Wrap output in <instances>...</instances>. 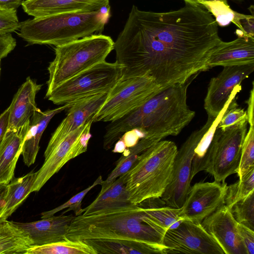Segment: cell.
Returning a JSON list of instances; mask_svg holds the SVG:
<instances>
[{
  "label": "cell",
  "mask_w": 254,
  "mask_h": 254,
  "mask_svg": "<svg viewBox=\"0 0 254 254\" xmlns=\"http://www.w3.org/2000/svg\"><path fill=\"white\" fill-rule=\"evenodd\" d=\"M221 40L218 25L200 6L144 11L133 5L114 42L121 79L147 76L161 87L185 83L207 70L209 55Z\"/></svg>",
  "instance_id": "cell-1"
},
{
  "label": "cell",
  "mask_w": 254,
  "mask_h": 254,
  "mask_svg": "<svg viewBox=\"0 0 254 254\" xmlns=\"http://www.w3.org/2000/svg\"><path fill=\"white\" fill-rule=\"evenodd\" d=\"M196 76L162 88L140 107L110 122L105 127L104 148H111L124 133L133 129H138L145 137L159 140L178 135L195 115L187 99L188 88Z\"/></svg>",
  "instance_id": "cell-2"
},
{
  "label": "cell",
  "mask_w": 254,
  "mask_h": 254,
  "mask_svg": "<svg viewBox=\"0 0 254 254\" xmlns=\"http://www.w3.org/2000/svg\"><path fill=\"white\" fill-rule=\"evenodd\" d=\"M167 230L147 218L137 204L100 209L75 216L65 238L72 240L123 239L161 248Z\"/></svg>",
  "instance_id": "cell-3"
},
{
  "label": "cell",
  "mask_w": 254,
  "mask_h": 254,
  "mask_svg": "<svg viewBox=\"0 0 254 254\" xmlns=\"http://www.w3.org/2000/svg\"><path fill=\"white\" fill-rule=\"evenodd\" d=\"M110 17V7L34 17L20 22L18 35L30 44L57 46L102 32Z\"/></svg>",
  "instance_id": "cell-4"
},
{
  "label": "cell",
  "mask_w": 254,
  "mask_h": 254,
  "mask_svg": "<svg viewBox=\"0 0 254 254\" xmlns=\"http://www.w3.org/2000/svg\"><path fill=\"white\" fill-rule=\"evenodd\" d=\"M178 151L175 143L160 140L142 153L124 180L131 203L161 197L170 183Z\"/></svg>",
  "instance_id": "cell-5"
},
{
  "label": "cell",
  "mask_w": 254,
  "mask_h": 254,
  "mask_svg": "<svg viewBox=\"0 0 254 254\" xmlns=\"http://www.w3.org/2000/svg\"><path fill=\"white\" fill-rule=\"evenodd\" d=\"M114 49L111 37L94 34L56 46L55 56L48 70L47 94L78 73L106 61Z\"/></svg>",
  "instance_id": "cell-6"
},
{
  "label": "cell",
  "mask_w": 254,
  "mask_h": 254,
  "mask_svg": "<svg viewBox=\"0 0 254 254\" xmlns=\"http://www.w3.org/2000/svg\"><path fill=\"white\" fill-rule=\"evenodd\" d=\"M248 122L225 130L216 128L211 142L201 159L192 166L191 179L199 172L209 173L217 182L237 173Z\"/></svg>",
  "instance_id": "cell-7"
},
{
  "label": "cell",
  "mask_w": 254,
  "mask_h": 254,
  "mask_svg": "<svg viewBox=\"0 0 254 254\" xmlns=\"http://www.w3.org/2000/svg\"><path fill=\"white\" fill-rule=\"evenodd\" d=\"M123 68L116 62L99 63L62 83L46 97L55 104L64 105L86 96L108 93L121 79Z\"/></svg>",
  "instance_id": "cell-8"
},
{
  "label": "cell",
  "mask_w": 254,
  "mask_h": 254,
  "mask_svg": "<svg viewBox=\"0 0 254 254\" xmlns=\"http://www.w3.org/2000/svg\"><path fill=\"white\" fill-rule=\"evenodd\" d=\"M162 88L147 76L121 79L109 92L93 116V123L118 120L143 105Z\"/></svg>",
  "instance_id": "cell-9"
},
{
  "label": "cell",
  "mask_w": 254,
  "mask_h": 254,
  "mask_svg": "<svg viewBox=\"0 0 254 254\" xmlns=\"http://www.w3.org/2000/svg\"><path fill=\"white\" fill-rule=\"evenodd\" d=\"M93 119L57 141H49L44 152L45 160L37 175L32 192L38 191L68 161L86 152Z\"/></svg>",
  "instance_id": "cell-10"
},
{
  "label": "cell",
  "mask_w": 254,
  "mask_h": 254,
  "mask_svg": "<svg viewBox=\"0 0 254 254\" xmlns=\"http://www.w3.org/2000/svg\"><path fill=\"white\" fill-rule=\"evenodd\" d=\"M164 254H225L214 239L201 223L182 220L175 227L169 228L163 240Z\"/></svg>",
  "instance_id": "cell-11"
},
{
  "label": "cell",
  "mask_w": 254,
  "mask_h": 254,
  "mask_svg": "<svg viewBox=\"0 0 254 254\" xmlns=\"http://www.w3.org/2000/svg\"><path fill=\"white\" fill-rule=\"evenodd\" d=\"M202 131V127L192 132L178 149L174 162L172 180L161 197L169 206L181 208L186 200L191 187L195 149Z\"/></svg>",
  "instance_id": "cell-12"
},
{
  "label": "cell",
  "mask_w": 254,
  "mask_h": 254,
  "mask_svg": "<svg viewBox=\"0 0 254 254\" xmlns=\"http://www.w3.org/2000/svg\"><path fill=\"white\" fill-rule=\"evenodd\" d=\"M227 184L213 182L197 183L190 187L186 200L180 208V217L201 223L208 216L224 204Z\"/></svg>",
  "instance_id": "cell-13"
},
{
  "label": "cell",
  "mask_w": 254,
  "mask_h": 254,
  "mask_svg": "<svg viewBox=\"0 0 254 254\" xmlns=\"http://www.w3.org/2000/svg\"><path fill=\"white\" fill-rule=\"evenodd\" d=\"M254 70V64L224 66L208 84L204 108L208 117L215 119L227 104L233 89Z\"/></svg>",
  "instance_id": "cell-14"
},
{
  "label": "cell",
  "mask_w": 254,
  "mask_h": 254,
  "mask_svg": "<svg viewBox=\"0 0 254 254\" xmlns=\"http://www.w3.org/2000/svg\"><path fill=\"white\" fill-rule=\"evenodd\" d=\"M225 254H247L231 209L222 205L201 223Z\"/></svg>",
  "instance_id": "cell-15"
},
{
  "label": "cell",
  "mask_w": 254,
  "mask_h": 254,
  "mask_svg": "<svg viewBox=\"0 0 254 254\" xmlns=\"http://www.w3.org/2000/svg\"><path fill=\"white\" fill-rule=\"evenodd\" d=\"M25 13L39 17L63 13L91 12L110 7L109 0H25Z\"/></svg>",
  "instance_id": "cell-16"
},
{
  "label": "cell",
  "mask_w": 254,
  "mask_h": 254,
  "mask_svg": "<svg viewBox=\"0 0 254 254\" xmlns=\"http://www.w3.org/2000/svg\"><path fill=\"white\" fill-rule=\"evenodd\" d=\"M108 93L86 96L73 102L67 109L66 116L53 133L49 141H57L64 138L93 119L107 99Z\"/></svg>",
  "instance_id": "cell-17"
},
{
  "label": "cell",
  "mask_w": 254,
  "mask_h": 254,
  "mask_svg": "<svg viewBox=\"0 0 254 254\" xmlns=\"http://www.w3.org/2000/svg\"><path fill=\"white\" fill-rule=\"evenodd\" d=\"M254 64V38L238 37L230 42L221 40L212 49L207 69L215 66L241 65Z\"/></svg>",
  "instance_id": "cell-18"
},
{
  "label": "cell",
  "mask_w": 254,
  "mask_h": 254,
  "mask_svg": "<svg viewBox=\"0 0 254 254\" xmlns=\"http://www.w3.org/2000/svg\"><path fill=\"white\" fill-rule=\"evenodd\" d=\"M75 215H54L31 222L14 223L23 230L33 242V246H41L64 240L69 225Z\"/></svg>",
  "instance_id": "cell-19"
},
{
  "label": "cell",
  "mask_w": 254,
  "mask_h": 254,
  "mask_svg": "<svg viewBox=\"0 0 254 254\" xmlns=\"http://www.w3.org/2000/svg\"><path fill=\"white\" fill-rule=\"evenodd\" d=\"M41 86L30 77L21 85L9 105V124L6 131L17 129L30 121L37 109L36 96Z\"/></svg>",
  "instance_id": "cell-20"
},
{
  "label": "cell",
  "mask_w": 254,
  "mask_h": 254,
  "mask_svg": "<svg viewBox=\"0 0 254 254\" xmlns=\"http://www.w3.org/2000/svg\"><path fill=\"white\" fill-rule=\"evenodd\" d=\"M72 103L44 112L37 108L30 119L29 130L22 145L21 155L26 166L29 167L34 163L39 150L42 135L51 120L56 114L67 109Z\"/></svg>",
  "instance_id": "cell-21"
},
{
  "label": "cell",
  "mask_w": 254,
  "mask_h": 254,
  "mask_svg": "<svg viewBox=\"0 0 254 254\" xmlns=\"http://www.w3.org/2000/svg\"><path fill=\"white\" fill-rule=\"evenodd\" d=\"M29 125L30 121L17 129L6 131L0 145V183L8 184L13 179Z\"/></svg>",
  "instance_id": "cell-22"
},
{
  "label": "cell",
  "mask_w": 254,
  "mask_h": 254,
  "mask_svg": "<svg viewBox=\"0 0 254 254\" xmlns=\"http://www.w3.org/2000/svg\"><path fill=\"white\" fill-rule=\"evenodd\" d=\"M82 241L93 248L97 254H164L163 250L159 247L134 240L88 239Z\"/></svg>",
  "instance_id": "cell-23"
},
{
  "label": "cell",
  "mask_w": 254,
  "mask_h": 254,
  "mask_svg": "<svg viewBox=\"0 0 254 254\" xmlns=\"http://www.w3.org/2000/svg\"><path fill=\"white\" fill-rule=\"evenodd\" d=\"M124 177L125 174L108 184L102 183L98 196L90 205L83 208V213L132 204L129 200Z\"/></svg>",
  "instance_id": "cell-24"
},
{
  "label": "cell",
  "mask_w": 254,
  "mask_h": 254,
  "mask_svg": "<svg viewBox=\"0 0 254 254\" xmlns=\"http://www.w3.org/2000/svg\"><path fill=\"white\" fill-rule=\"evenodd\" d=\"M138 204L147 217L166 230L175 227L182 220L180 208L168 206L161 197L147 198Z\"/></svg>",
  "instance_id": "cell-25"
},
{
  "label": "cell",
  "mask_w": 254,
  "mask_h": 254,
  "mask_svg": "<svg viewBox=\"0 0 254 254\" xmlns=\"http://www.w3.org/2000/svg\"><path fill=\"white\" fill-rule=\"evenodd\" d=\"M32 247V240L14 222H0V254H27Z\"/></svg>",
  "instance_id": "cell-26"
},
{
  "label": "cell",
  "mask_w": 254,
  "mask_h": 254,
  "mask_svg": "<svg viewBox=\"0 0 254 254\" xmlns=\"http://www.w3.org/2000/svg\"><path fill=\"white\" fill-rule=\"evenodd\" d=\"M36 172L14 178L8 184L4 209L1 216L4 221L10 216L32 192Z\"/></svg>",
  "instance_id": "cell-27"
},
{
  "label": "cell",
  "mask_w": 254,
  "mask_h": 254,
  "mask_svg": "<svg viewBox=\"0 0 254 254\" xmlns=\"http://www.w3.org/2000/svg\"><path fill=\"white\" fill-rule=\"evenodd\" d=\"M159 141L154 138L144 137L135 145L125 150L123 152V155L117 161L116 167L108 175L106 180L103 181V183L108 184L114 182L118 177L126 174L142 153Z\"/></svg>",
  "instance_id": "cell-28"
},
{
  "label": "cell",
  "mask_w": 254,
  "mask_h": 254,
  "mask_svg": "<svg viewBox=\"0 0 254 254\" xmlns=\"http://www.w3.org/2000/svg\"><path fill=\"white\" fill-rule=\"evenodd\" d=\"M26 254H97L90 246L82 240L65 239L59 242L33 246Z\"/></svg>",
  "instance_id": "cell-29"
},
{
  "label": "cell",
  "mask_w": 254,
  "mask_h": 254,
  "mask_svg": "<svg viewBox=\"0 0 254 254\" xmlns=\"http://www.w3.org/2000/svg\"><path fill=\"white\" fill-rule=\"evenodd\" d=\"M254 191V169L234 184L227 185L224 204L230 209L237 202Z\"/></svg>",
  "instance_id": "cell-30"
},
{
  "label": "cell",
  "mask_w": 254,
  "mask_h": 254,
  "mask_svg": "<svg viewBox=\"0 0 254 254\" xmlns=\"http://www.w3.org/2000/svg\"><path fill=\"white\" fill-rule=\"evenodd\" d=\"M103 182L102 177L100 175L91 185L73 196L65 203L52 210L42 212L41 213V218L53 216L58 212L63 210L65 208L67 209L64 210L62 214H64L70 211H73L74 212L75 216L81 215L84 213L83 208L81 207L83 199L91 190L98 185H101Z\"/></svg>",
  "instance_id": "cell-31"
},
{
  "label": "cell",
  "mask_w": 254,
  "mask_h": 254,
  "mask_svg": "<svg viewBox=\"0 0 254 254\" xmlns=\"http://www.w3.org/2000/svg\"><path fill=\"white\" fill-rule=\"evenodd\" d=\"M236 221L254 231V191L231 208Z\"/></svg>",
  "instance_id": "cell-32"
},
{
  "label": "cell",
  "mask_w": 254,
  "mask_h": 254,
  "mask_svg": "<svg viewBox=\"0 0 254 254\" xmlns=\"http://www.w3.org/2000/svg\"><path fill=\"white\" fill-rule=\"evenodd\" d=\"M254 169V124L250 128L245 136L237 174L239 179Z\"/></svg>",
  "instance_id": "cell-33"
},
{
  "label": "cell",
  "mask_w": 254,
  "mask_h": 254,
  "mask_svg": "<svg viewBox=\"0 0 254 254\" xmlns=\"http://www.w3.org/2000/svg\"><path fill=\"white\" fill-rule=\"evenodd\" d=\"M198 2L215 16L217 25L226 26L233 22L236 11L231 9L229 4L219 0H200Z\"/></svg>",
  "instance_id": "cell-34"
},
{
  "label": "cell",
  "mask_w": 254,
  "mask_h": 254,
  "mask_svg": "<svg viewBox=\"0 0 254 254\" xmlns=\"http://www.w3.org/2000/svg\"><path fill=\"white\" fill-rule=\"evenodd\" d=\"M235 98L230 101L217 125V127L222 130L248 121L247 111L239 107Z\"/></svg>",
  "instance_id": "cell-35"
},
{
  "label": "cell",
  "mask_w": 254,
  "mask_h": 254,
  "mask_svg": "<svg viewBox=\"0 0 254 254\" xmlns=\"http://www.w3.org/2000/svg\"><path fill=\"white\" fill-rule=\"evenodd\" d=\"M254 9L253 5H251L249 8L252 15H245L236 12L232 22L239 28L236 31V33L238 37L254 38Z\"/></svg>",
  "instance_id": "cell-36"
},
{
  "label": "cell",
  "mask_w": 254,
  "mask_h": 254,
  "mask_svg": "<svg viewBox=\"0 0 254 254\" xmlns=\"http://www.w3.org/2000/svg\"><path fill=\"white\" fill-rule=\"evenodd\" d=\"M20 26L16 9L0 8V35L15 32Z\"/></svg>",
  "instance_id": "cell-37"
},
{
  "label": "cell",
  "mask_w": 254,
  "mask_h": 254,
  "mask_svg": "<svg viewBox=\"0 0 254 254\" xmlns=\"http://www.w3.org/2000/svg\"><path fill=\"white\" fill-rule=\"evenodd\" d=\"M237 228L247 254H254V231L238 222Z\"/></svg>",
  "instance_id": "cell-38"
},
{
  "label": "cell",
  "mask_w": 254,
  "mask_h": 254,
  "mask_svg": "<svg viewBox=\"0 0 254 254\" xmlns=\"http://www.w3.org/2000/svg\"><path fill=\"white\" fill-rule=\"evenodd\" d=\"M16 45V40L10 33L0 35V60L6 57Z\"/></svg>",
  "instance_id": "cell-39"
},
{
  "label": "cell",
  "mask_w": 254,
  "mask_h": 254,
  "mask_svg": "<svg viewBox=\"0 0 254 254\" xmlns=\"http://www.w3.org/2000/svg\"><path fill=\"white\" fill-rule=\"evenodd\" d=\"M10 107L9 106L0 115V145L6 134L9 119Z\"/></svg>",
  "instance_id": "cell-40"
},
{
  "label": "cell",
  "mask_w": 254,
  "mask_h": 254,
  "mask_svg": "<svg viewBox=\"0 0 254 254\" xmlns=\"http://www.w3.org/2000/svg\"><path fill=\"white\" fill-rule=\"evenodd\" d=\"M248 104L247 115L248 124L254 123V89L252 88L249 99L247 101Z\"/></svg>",
  "instance_id": "cell-41"
},
{
  "label": "cell",
  "mask_w": 254,
  "mask_h": 254,
  "mask_svg": "<svg viewBox=\"0 0 254 254\" xmlns=\"http://www.w3.org/2000/svg\"><path fill=\"white\" fill-rule=\"evenodd\" d=\"M8 184L0 183V222L3 221L1 220L5 204V198L7 191Z\"/></svg>",
  "instance_id": "cell-42"
},
{
  "label": "cell",
  "mask_w": 254,
  "mask_h": 254,
  "mask_svg": "<svg viewBox=\"0 0 254 254\" xmlns=\"http://www.w3.org/2000/svg\"><path fill=\"white\" fill-rule=\"evenodd\" d=\"M22 1V0H0V8L16 9Z\"/></svg>",
  "instance_id": "cell-43"
},
{
  "label": "cell",
  "mask_w": 254,
  "mask_h": 254,
  "mask_svg": "<svg viewBox=\"0 0 254 254\" xmlns=\"http://www.w3.org/2000/svg\"><path fill=\"white\" fill-rule=\"evenodd\" d=\"M184 0L185 1V3H189L190 4H191L193 5L201 6V5L198 2L199 1H200V0L207 1V0Z\"/></svg>",
  "instance_id": "cell-44"
},
{
  "label": "cell",
  "mask_w": 254,
  "mask_h": 254,
  "mask_svg": "<svg viewBox=\"0 0 254 254\" xmlns=\"http://www.w3.org/2000/svg\"><path fill=\"white\" fill-rule=\"evenodd\" d=\"M231 0L234 1V2H236V3H239L242 2L245 0Z\"/></svg>",
  "instance_id": "cell-45"
},
{
  "label": "cell",
  "mask_w": 254,
  "mask_h": 254,
  "mask_svg": "<svg viewBox=\"0 0 254 254\" xmlns=\"http://www.w3.org/2000/svg\"><path fill=\"white\" fill-rule=\"evenodd\" d=\"M0 71H1V67H0Z\"/></svg>",
  "instance_id": "cell-46"
}]
</instances>
